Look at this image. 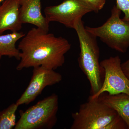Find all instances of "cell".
Instances as JSON below:
<instances>
[{
	"mask_svg": "<svg viewBox=\"0 0 129 129\" xmlns=\"http://www.w3.org/2000/svg\"><path fill=\"white\" fill-rule=\"evenodd\" d=\"M116 5L124 13L123 19L129 21V0H116Z\"/></svg>",
	"mask_w": 129,
	"mask_h": 129,
	"instance_id": "cell-14",
	"label": "cell"
},
{
	"mask_svg": "<svg viewBox=\"0 0 129 129\" xmlns=\"http://www.w3.org/2000/svg\"><path fill=\"white\" fill-rule=\"evenodd\" d=\"M19 106L13 103L1 112L0 129H11L16 124V113Z\"/></svg>",
	"mask_w": 129,
	"mask_h": 129,
	"instance_id": "cell-13",
	"label": "cell"
},
{
	"mask_svg": "<svg viewBox=\"0 0 129 129\" xmlns=\"http://www.w3.org/2000/svg\"><path fill=\"white\" fill-rule=\"evenodd\" d=\"M71 129H126L127 125L112 108L99 100L89 97L78 111L72 113Z\"/></svg>",
	"mask_w": 129,
	"mask_h": 129,
	"instance_id": "cell-2",
	"label": "cell"
},
{
	"mask_svg": "<svg viewBox=\"0 0 129 129\" xmlns=\"http://www.w3.org/2000/svg\"><path fill=\"white\" fill-rule=\"evenodd\" d=\"M19 0H5L0 5V35L5 31L18 32L23 24Z\"/></svg>",
	"mask_w": 129,
	"mask_h": 129,
	"instance_id": "cell-9",
	"label": "cell"
},
{
	"mask_svg": "<svg viewBox=\"0 0 129 129\" xmlns=\"http://www.w3.org/2000/svg\"><path fill=\"white\" fill-rule=\"evenodd\" d=\"M18 48L20 62L16 69L43 66L55 70L62 67L65 55L71 45L65 38L37 27L30 29L22 38Z\"/></svg>",
	"mask_w": 129,
	"mask_h": 129,
	"instance_id": "cell-1",
	"label": "cell"
},
{
	"mask_svg": "<svg viewBox=\"0 0 129 129\" xmlns=\"http://www.w3.org/2000/svg\"><path fill=\"white\" fill-rule=\"evenodd\" d=\"M92 12L93 9L85 0H64L59 5L44 9L45 17L49 23L57 22L73 29L83 16Z\"/></svg>",
	"mask_w": 129,
	"mask_h": 129,
	"instance_id": "cell-6",
	"label": "cell"
},
{
	"mask_svg": "<svg viewBox=\"0 0 129 129\" xmlns=\"http://www.w3.org/2000/svg\"><path fill=\"white\" fill-rule=\"evenodd\" d=\"M74 29L79 42V66L90 82L91 95H94L101 89L104 73L99 62L100 52L97 38L86 30L82 19L77 23Z\"/></svg>",
	"mask_w": 129,
	"mask_h": 129,
	"instance_id": "cell-3",
	"label": "cell"
},
{
	"mask_svg": "<svg viewBox=\"0 0 129 129\" xmlns=\"http://www.w3.org/2000/svg\"><path fill=\"white\" fill-rule=\"evenodd\" d=\"M121 63L118 56L111 57L100 62L104 69V80L99 91L90 97L96 98L106 92L110 95L124 93L129 95V79L123 72Z\"/></svg>",
	"mask_w": 129,
	"mask_h": 129,
	"instance_id": "cell-7",
	"label": "cell"
},
{
	"mask_svg": "<svg viewBox=\"0 0 129 129\" xmlns=\"http://www.w3.org/2000/svg\"><path fill=\"white\" fill-rule=\"evenodd\" d=\"M25 35L23 32L18 31L0 35V54L19 60L20 51L16 47V43Z\"/></svg>",
	"mask_w": 129,
	"mask_h": 129,
	"instance_id": "cell-12",
	"label": "cell"
},
{
	"mask_svg": "<svg viewBox=\"0 0 129 129\" xmlns=\"http://www.w3.org/2000/svg\"><path fill=\"white\" fill-rule=\"evenodd\" d=\"M5 1V0H0V5H1V3Z\"/></svg>",
	"mask_w": 129,
	"mask_h": 129,
	"instance_id": "cell-17",
	"label": "cell"
},
{
	"mask_svg": "<svg viewBox=\"0 0 129 129\" xmlns=\"http://www.w3.org/2000/svg\"><path fill=\"white\" fill-rule=\"evenodd\" d=\"M0 114H1V112H0Z\"/></svg>",
	"mask_w": 129,
	"mask_h": 129,
	"instance_id": "cell-19",
	"label": "cell"
},
{
	"mask_svg": "<svg viewBox=\"0 0 129 129\" xmlns=\"http://www.w3.org/2000/svg\"><path fill=\"white\" fill-rule=\"evenodd\" d=\"M100 101L115 110L129 129V95L124 93L110 95L103 93L98 97Z\"/></svg>",
	"mask_w": 129,
	"mask_h": 129,
	"instance_id": "cell-11",
	"label": "cell"
},
{
	"mask_svg": "<svg viewBox=\"0 0 129 129\" xmlns=\"http://www.w3.org/2000/svg\"><path fill=\"white\" fill-rule=\"evenodd\" d=\"M23 24L28 23L49 32V23L41 12V0H19Z\"/></svg>",
	"mask_w": 129,
	"mask_h": 129,
	"instance_id": "cell-10",
	"label": "cell"
},
{
	"mask_svg": "<svg viewBox=\"0 0 129 129\" xmlns=\"http://www.w3.org/2000/svg\"><path fill=\"white\" fill-rule=\"evenodd\" d=\"M58 97L53 94L40 101L24 112H20V118L15 129H50L57 122Z\"/></svg>",
	"mask_w": 129,
	"mask_h": 129,
	"instance_id": "cell-5",
	"label": "cell"
},
{
	"mask_svg": "<svg viewBox=\"0 0 129 129\" xmlns=\"http://www.w3.org/2000/svg\"><path fill=\"white\" fill-rule=\"evenodd\" d=\"M2 56L1 55V54H0V60H1V58L2 57ZM1 65V64H0Z\"/></svg>",
	"mask_w": 129,
	"mask_h": 129,
	"instance_id": "cell-18",
	"label": "cell"
},
{
	"mask_svg": "<svg viewBox=\"0 0 129 129\" xmlns=\"http://www.w3.org/2000/svg\"><path fill=\"white\" fill-rule=\"evenodd\" d=\"M121 67L124 73L129 79V59L125 62L121 63Z\"/></svg>",
	"mask_w": 129,
	"mask_h": 129,
	"instance_id": "cell-16",
	"label": "cell"
},
{
	"mask_svg": "<svg viewBox=\"0 0 129 129\" xmlns=\"http://www.w3.org/2000/svg\"><path fill=\"white\" fill-rule=\"evenodd\" d=\"M93 9V12L98 13L101 10L106 2V0H85Z\"/></svg>",
	"mask_w": 129,
	"mask_h": 129,
	"instance_id": "cell-15",
	"label": "cell"
},
{
	"mask_svg": "<svg viewBox=\"0 0 129 129\" xmlns=\"http://www.w3.org/2000/svg\"><path fill=\"white\" fill-rule=\"evenodd\" d=\"M34 68L28 85L16 102L18 106L28 105L32 102L47 86L54 85L62 80V75L55 70L38 66Z\"/></svg>",
	"mask_w": 129,
	"mask_h": 129,
	"instance_id": "cell-8",
	"label": "cell"
},
{
	"mask_svg": "<svg viewBox=\"0 0 129 129\" xmlns=\"http://www.w3.org/2000/svg\"><path fill=\"white\" fill-rule=\"evenodd\" d=\"M122 11L114 5L111 16L102 25L96 27L85 26L88 32L98 37L110 48L122 53L129 47V21L120 18Z\"/></svg>",
	"mask_w": 129,
	"mask_h": 129,
	"instance_id": "cell-4",
	"label": "cell"
}]
</instances>
